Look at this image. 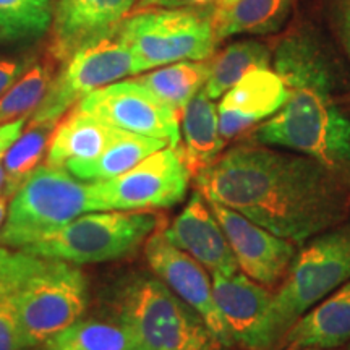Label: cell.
Listing matches in <instances>:
<instances>
[{
  "mask_svg": "<svg viewBox=\"0 0 350 350\" xmlns=\"http://www.w3.org/2000/svg\"><path fill=\"white\" fill-rule=\"evenodd\" d=\"M300 350H336V349H318V347H308V349H300Z\"/></svg>",
  "mask_w": 350,
  "mask_h": 350,
  "instance_id": "74e56055",
  "label": "cell"
},
{
  "mask_svg": "<svg viewBox=\"0 0 350 350\" xmlns=\"http://www.w3.org/2000/svg\"><path fill=\"white\" fill-rule=\"evenodd\" d=\"M191 175L177 146H165L109 180L90 182L94 211H152L185 198Z\"/></svg>",
  "mask_w": 350,
  "mask_h": 350,
  "instance_id": "9c48e42d",
  "label": "cell"
},
{
  "mask_svg": "<svg viewBox=\"0 0 350 350\" xmlns=\"http://www.w3.org/2000/svg\"><path fill=\"white\" fill-rule=\"evenodd\" d=\"M39 256L0 247V350H25L18 327L21 287Z\"/></svg>",
  "mask_w": 350,
  "mask_h": 350,
  "instance_id": "7402d4cb",
  "label": "cell"
},
{
  "mask_svg": "<svg viewBox=\"0 0 350 350\" xmlns=\"http://www.w3.org/2000/svg\"><path fill=\"white\" fill-rule=\"evenodd\" d=\"M28 119L29 117H23V119L13 120L10 124L0 125V161L5 156L8 148H10L12 144L16 142V138L23 133V129L26 126Z\"/></svg>",
  "mask_w": 350,
  "mask_h": 350,
  "instance_id": "4dcf8cb0",
  "label": "cell"
},
{
  "mask_svg": "<svg viewBox=\"0 0 350 350\" xmlns=\"http://www.w3.org/2000/svg\"><path fill=\"white\" fill-rule=\"evenodd\" d=\"M180 143L177 144L191 178L221 156L226 139L219 131L217 107L204 91H198L180 112Z\"/></svg>",
  "mask_w": 350,
  "mask_h": 350,
  "instance_id": "ffe728a7",
  "label": "cell"
},
{
  "mask_svg": "<svg viewBox=\"0 0 350 350\" xmlns=\"http://www.w3.org/2000/svg\"><path fill=\"white\" fill-rule=\"evenodd\" d=\"M295 0H237L213 15L216 39L239 34H269L282 28Z\"/></svg>",
  "mask_w": 350,
  "mask_h": 350,
  "instance_id": "44dd1931",
  "label": "cell"
},
{
  "mask_svg": "<svg viewBox=\"0 0 350 350\" xmlns=\"http://www.w3.org/2000/svg\"><path fill=\"white\" fill-rule=\"evenodd\" d=\"M350 340V279L314 305L284 336L278 350L338 349Z\"/></svg>",
  "mask_w": 350,
  "mask_h": 350,
  "instance_id": "ac0fdd59",
  "label": "cell"
},
{
  "mask_svg": "<svg viewBox=\"0 0 350 350\" xmlns=\"http://www.w3.org/2000/svg\"><path fill=\"white\" fill-rule=\"evenodd\" d=\"M139 0H57L51 55L65 64L83 47L113 36Z\"/></svg>",
  "mask_w": 350,
  "mask_h": 350,
  "instance_id": "5bb4252c",
  "label": "cell"
},
{
  "mask_svg": "<svg viewBox=\"0 0 350 350\" xmlns=\"http://www.w3.org/2000/svg\"><path fill=\"white\" fill-rule=\"evenodd\" d=\"M144 256L148 266L178 299L201 314L214 334L232 347L229 331L219 313L213 295V278L195 258L167 240L163 229H156L144 242Z\"/></svg>",
  "mask_w": 350,
  "mask_h": 350,
  "instance_id": "7c38bea8",
  "label": "cell"
},
{
  "mask_svg": "<svg viewBox=\"0 0 350 350\" xmlns=\"http://www.w3.org/2000/svg\"><path fill=\"white\" fill-rule=\"evenodd\" d=\"M350 279V222L310 239L273 294L260 329L258 350H278L297 319Z\"/></svg>",
  "mask_w": 350,
  "mask_h": 350,
  "instance_id": "3957f363",
  "label": "cell"
},
{
  "mask_svg": "<svg viewBox=\"0 0 350 350\" xmlns=\"http://www.w3.org/2000/svg\"><path fill=\"white\" fill-rule=\"evenodd\" d=\"M288 91L282 78L269 68L250 72L230 88L217 106L219 131L234 139L253 125L269 119L284 106Z\"/></svg>",
  "mask_w": 350,
  "mask_h": 350,
  "instance_id": "2e32d148",
  "label": "cell"
},
{
  "mask_svg": "<svg viewBox=\"0 0 350 350\" xmlns=\"http://www.w3.org/2000/svg\"><path fill=\"white\" fill-rule=\"evenodd\" d=\"M116 319L135 350H230L201 314L151 275H135L120 287Z\"/></svg>",
  "mask_w": 350,
  "mask_h": 350,
  "instance_id": "277c9868",
  "label": "cell"
},
{
  "mask_svg": "<svg viewBox=\"0 0 350 350\" xmlns=\"http://www.w3.org/2000/svg\"><path fill=\"white\" fill-rule=\"evenodd\" d=\"M31 350H135V345L117 319H78Z\"/></svg>",
  "mask_w": 350,
  "mask_h": 350,
  "instance_id": "484cf974",
  "label": "cell"
},
{
  "mask_svg": "<svg viewBox=\"0 0 350 350\" xmlns=\"http://www.w3.org/2000/svg\"><path fill=\"white\" fill-rule=\"evenodd\" d=\"M75 107L119 130L163 139L169 146L180 143V113L137 80L111 83L88 94Z\"/></svg>",
  "mask_w": 350,
  "mask_h": 350,
  "instance_id": "8fae6325",
  "label": "cell"
},
{
  "mask_svg": "<svg viewBox=\"0 0 350 350\" xmlns=\"http://www.w3.org/2000/svg\"><path fill=\"white\" fill-rule=\"evenodd\" d=\"M213 295L234 344L258 350L260 329L273 292L243 273L213 274Z\"/></svg>",
  "mask_w": 350,
  "mask_h": 350,
  "instance_id": "e0dca14e",
  "label": "cell"
},
{
  "mask_svg": "<svg viewBox=\"0 0 350 350\" xmlns=\"http://www.w3.org/2000/svg\"><path fill=\"white\" fill-rule=\"evenodd\" d=\"M209 0H175V7H185V5H196V3H206Z\"/></svg>",
  "mask_w": 350,
  "mask_h": 350,
  "instance_id": "e575fe53",
  "label": "cell"
},
{
  "mask_svg": "<svg viewBox=\"0 0 350 350\" xmlns=\"http://www.w3.org/2000/svg\"><path fill=\"white\" fill-rule=\"evenodd\" d=\"M88 284L73 262L39 258L18 297V327L25 350H31L81 319Z\"/></svg>",
  "mask_w": 350,
  "mask_h": 350,
  "instance_id": "ba28073f",
  "label": "cell"
},
{
  "mask_svg": "<svg viewBox=\"0 0 350 350\" xmlns=\"http://www.w3.org/2000/svg\"><path fill=\"white\" fill-rule=\"evenodd\" d=\"M165 146L169 144L163 139L122 130L119 137L113 139L111 146L99 157L93 161H85V163H70L65 165V169L85 182L109 180L135 167L152 152L163 150Z\"/></svg>",
  "mask_w": 350,
  "mask_h": 350,
  "instance_id": "603a6c76",
  "label": "cell"
},
{
  "mask_svg": "<svg viewBox=\"0 0 350 350\" xmlns=\"http://www.w3.org/2000/svg\"><path fill=\"white\" fill-rule=\"evenodd\" d=\"M26 130L16 138V142L8 148L2 157V165L5 170V190L8 198L23 185L26 178L38 169L42 157L47 154V148L55 125L52 124H26Z\"/></svg>",
  "mask_w": 350,
  "mask_h": 350,
  "instance_id": "4316f807",
  "label": "cell"
},
{
  "mask_svg": "<svg viewBox=\"0 0 350 350\" xmlns=\"http://www.w3.org/2000/svg\"><path fill=\"white\" fill-rule=\"evenodd\" d=\"M163 232L170 243L195 258L211 275L239 273L237 260L224 230L200 191L191 196L183 211Z\"/></svg>",
  "mask_w": 350,
  "mask_h": 350,
  "instance_id": "9a60e30c",
  "label": "cell"
},
{
  "mask_svg": "<svg viewBox=\"0 0 350 350\" xmlns=\"http://www.w3.org/2000/svg\"><path fill=\"white\" fill-rule=\"evenodd\" d=\"M338 21L344 47L350 57V0H338Z\"/></svg>",
  "mask_w": 350,
  "mask_h": 350,
  "instance_id": "1f68e13d",
  "label": "cell"
},
{
  "mask_svg": "<svg viewBox=\"0 0 350 350\" xmlns=\"http://www.w3.org/2000/svg\"><path fill=\"white\" fill-rule=\"evenodd\" d=\"M119 129L73 107L55 125L46 154V164L65 167L99 157L120 135Z\"/></svg>",
  "mask_w": 350,
  "mask_h": 350,
  "instance_id": "d6986e66",
  "label": "cell"
},
{
  "mask_svg": "<svg viewBox=\"0 0 350 350\" xmlns=\"http://www.w3.org/2000/svg\"><path fill=\"white\" fill-rule=\"evenodd\" d=\"M193 178L206 200L295 245L342 224L350 214L347 178L312 157L266 144L230 148Z\"/></svg>",
  "mask_w": 350,
  "mask_h": 350,
  "instance_id": "6da1fadb",
  "label": "cell"
},
{
  "mask_svg": "<svg viewBox=\"0 0 350 350\" xmlns=\"http://www.w3.org/2000/svg\"><path fill=\"white\" fill-rule=\"evenodd\" d=\"M206 201L224 230L239 269L266 287L282 281L297 255L295 243L278 237L235 209L213 200Z\"/></svg>",
  "mask_w": 350,
  "mask_h": 350,
  "instance_id": "4fadbf2b",
  "label": "cell"
},
{
  "mask_svg": "<svg viewBox=\"0 0 350 350\" xmlns=\"http://www.w3.org/2000/svg\"><path fill=\"white\" fill-rule=\"evenodd\" d=\"M234 2H237V0H217V8H222V7H229L232 5Z\"/></svg>",
  "mask_w": 350,
  "mask_h": 350,
  "instance_id": "8d00e7d4",
  "label": "cell"
},
{
  "mask_svg": "<svg viewBox=\"0 0 350 350\" xmlns=\"http://www.w3.org/2000/svg\"><path fill=\"white\" fill-rule=\"evenodd\" d=\"M349 350H350V345H349Z\"/></svg>",
  "mask_w": 350,
  "mask_h": 350,
  "instance_id": "f35d334b",
  "label": "cell"
},
{
  "mask_svg": "<svg viewBox=\"0 0 350 350\" xmlns=\"http://www.w3.org/2000/svg\"><path fill=\"white\" fill-rule=\"evenodd\" d=\"M208 75L209 62L185 60V62H175L152 70L146 75L137 78V81L169 107L180 113L188 100L203 90L208 81Z\"/></svg>",
  "mask_w": 350,
  "mask_h": 350,
  "instance_id": "d4e9b609",
  "label": "cell"
},
{
  "mask_svg": "<svg viewBox=\"0 0 350 350\" xmlns=\"http://www.w3.org/2000/svg\"><path fill=\"white\" fill-rule=\"evenodd\" d=\"M52 81L49 67L34 64L23 72L18 80L0 96V125L31 117L41 104Z\"/></svg>",
  "mask_w": 350,
  "mask_h": 350,
  "instance_id": "f1b7e54d",
  "label": "cell"
},
{
  "mask_svg": "<svg viewBox=\"0 0 350 350\" xmlns=\"http://www.w3.org/2000/svg\"><path fill=\"white\" fill-rule=\"evenodd\" d=\"M288 96L253 139L266 146L308 156L350 182V119L334 100L336 73L329 60H314L281 77Z\"/></svg>",
  "mask_w": 350,
  "mask_h": 350,
  "instance_id": "7a4b0ae2",
  "label": "cell"
},
{
  "mask_svg": "<svg viewBox=\"0 0 350 350\" xmlns=\"http://www.w3.org/2000/svg\"><path fill=\"white\" fill-rule=\"evenodd\" d=\"M26 60L18 59H0V96L10 88L23 72L28 68Z\"/></svg>",
  "mask_w": 350,
  "mask_h": 350,
  "instance_id": "f546056e",
  "label": "cell"
},
{
  "mask_svg": "<svg viewBox=\"0 0 350 350\" xmlns=\"http://www.w3.org/2000/svg\"><path fill=\"white\" fill-rule=\"evenodd\" d=\"M8 196H5L3 193H0V227H2L3 221L7 217V211H8Z\"/></svg>",
  "mask_w": 350,
  "mask_h": 350,
  "instance_id": "836d02e7",
  "label": "cell"
},
{
  "mask_svg": "<svg viewBox=\"0 0 350 350\" xmlns=\"http://www.w3.org/2000/svg\"><path fill=\"white\" fill-rule=\"evenodd\" d=\"M3 190H5V170H3L2 161H0V193H3Z\"/></svg>",
  "mask_w": 350,
  "mask_h": 350,
  "instance_id": "d590c367",
  "label": "cell"
},
{
  "mask_svg": "<svg viewBox=\"0 0 350 350\" xmlns=\"http://www.w3.org/2000/svg\"><path fill=\"white\" fill-rule=\"evenodd\" d=\"M159 229V217L150 211L86 213L21 252L73 265L124 258L144 245Z\"/></svg>",
  "mask_w": 350,
  "mask_h": 350,
  "instance_id": "52a82bcc",
  "label": "cell"
},
{
  "mask_svg": "<svg viewBox=\"0 0 350 350\" xmlns=\"http://www.w3.org/2000/svg\"><path fill=\"white\" fill-rule=\"evenodd\" d=\"M91 211L90 183L44 163L12 196L0 227V247L21 250Z\"/></svg>",
  "mask_w": 350,
  "mask_h": 350,
  "instance_id": "5b68a950",
  "label": "cell"
},
{
  "mask_svg": "<svg viewBox=\"0 0 350 350\" xmlns=\"http://www.w3.org/2000/svg\"><path fill=\"white\" fill-rule=\"evenodd\" d=\"M130 75H135L133 59L117 34L90 44L64 64L29 122L57 125L88 94Z\"/></svg>",
  "mask_w": 350,
  "mask_h": 350,
  "instance_id": "30bf717a",
  "label": "cell"
},
{
  "mask_svg": "<svg viewBox=\"0 0 350 350\" xmlns=\"http://www.w3.org/2000/svg\"><path fill=\"white\" fill-rule=\"evenodd\" d=\"M175 0H139L135 12L150 10V8H174Z\"/></svg>",
  "mask_w": 350,
  "mask_h": 350,
  "instance_id": "d6a6232c",
  "label": "cell"
},
{
  "mask_svg": "<svg viewBox=\"0 0 350 350\" xmlns=\"http://www.w3.org/2000/svg\"><path fill=\"white\" fill-rule=\"evenodd\" d=\"M133 59L135 75L185 60H206L216 49L213 16L193 8L135 12L117 29Z\"/></svg>",
  "mask_w": 350,
  "mask_h": 350,
  "instance_id": "8992f818",
  "label": "cell"
},
{
  "mask_svg": "<svg viewBox=\"0 0 350 350\" xmlns=\"http://www.w3.org/2000/svg\"><path fill=\"white\" fill-rule=\"evenodd\" d=\"M271 62L273 55L269 47L260 41H237L230 44L209 62V75L204 91L213 100L222 98L243 77L255 70L269 68Z\"/></svg>",
  "mask_w": 350,
  "mask_h": 350,
  "instance_id": "cb8c5ba5",
  "label": "cell"
},
{
  "mask_svg": "<svg viewBox=\"0 0 350 350\" xmlns=\"http://www.w3.org/2000/svg\"><path fill=\"white\" fill-rule=\"evenodd\" d=\"M52 0H0V36L26 41L42 36L52 23Z\"/></svg>",
  "mask_w": 350,
  "mask_h": 350,
  "instance_id": "83f0119b",
  "label": "cell"
}]
</instances>
